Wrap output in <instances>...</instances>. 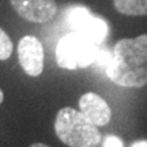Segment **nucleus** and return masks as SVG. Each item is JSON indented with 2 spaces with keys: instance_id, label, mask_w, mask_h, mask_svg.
I'll list each match as a JSON object with an SVG mask.
<instances>
[{
  "instance_id": "1",
  "label": "nucleus",
  "mask_w": 147,
  "mask_h": 147,
  "mask_svg": "<svg viewBox=\"0 0 147 147\" xmlns=\"http://www.w3.org/2000/svg\"><path fill=\"white\" fill-rule=\"evenodd\" d=\"M108 78L121 87H143L147 84V34L123 38L115 44L105 68Z\"/></svg>"
},
{
  "instance_id": "2",
  "label": "nucleus",
  "mask_w": 147,
  "mask_h": 147,
  "mask_svg": "<svg viewBox=\"0 0 147 147\" xmlns=\"http://www.w3.org/2000/svg\"><path fill=\"white\" fill-rule=\"evenodd\" d=\"M55 132L68 147H98L101 132L86 116L74 108L60 109L55 120Z\"/></svg>"
},
{
  "instance_id": "3",
  "label": "nucleus",
  "mask_w": 147,
  "mask_h": 147,
  "mask_svg": "<svg viewBox=\"0 0 147 147\" xmlns=\"http://www.w3.org/2000/svg\"><path fill=\"white\" fill-rule=\"evenodd\" d=\"M98 45L76 32L64 36L56 47L59 67L65 69L86 68L95 61Z\"/></svg>"
},
{
  "instance_id": "4",
  "label": "nucleus",
  "mask_w": 147,
  "mask_h": 147,
  "mask_svg": "<svg viewBox=\"0 0 147 147\" xmlns=\"http://www.w3.org/2000/svg\"><path fill=\"white\" fill-rule=\"evenodd\" d=\"M67 22L74 32L80 33L89 40L101 44L108 36V23L102 18L91 14L86 7L76 5L67 12Z\"/></svg>"
},
{
  "instance_id": "5",
  "label": "nucleus",
  "mask_w": 147,
  "mask_h": 147,
  "mask_svg": "<svg viewBox=\"0 0 147 147\" xmlns=\"http://www.w3.org/2000/svg\"><path fill=\"white\" fill-rule=\"evenodd\" d=\"M18 59L29 76H40L44 71V48L34 36H25L18 45Z\"/></svg>"
},
{
  "instance_id": "6",
  "label": "nucleus",
  "mask_w": 147,
  "mask_h": 147,
  "mask_svg": "<svg viewBox=\"0 0 147 147\" xmlns=\"http://www.w3.org/2000/svg\"><path fill=\"white\" fill-rule=\"evenodd\" d=\"M16 14L34 23H45L52 21L56 12L57 4L55 0H10Z\"/></svg>"
},
{
  "instance_id": "7",
  "label": "nucleus",
  "mask_w": 147,
  "mask_h": 147,
  "mask_svg": "<svg viewBox=\"0 0 147 147\" xmlns=\"http://www.w3.org/2000/svg\"><path fill=\"white\" fill-rule=\"evenodd\" d=\"M79 110L97 127H104L112 119L110 106L101 95L86 93L79 100Z\"/></svg>"
},
{
  "instance_id": "8",
  "label": "nucleus",
  "mask_w": 147,
  "mask_h": 147,
  "mask_svg": "<svg viewBox=\"0 0 147 147\" xmlns=\"http://www.w3.org/2000/svg\"><path fill=\"white\" fill-rule=\"evenodd\" d=\"M117 12L128 16L147 15V0H113Z\"/></svg>"
},
{
  "instance_id": "9",
  "label": "nucleus",
  "mask_w": 147,
  "mask_h": 147,
  "mask_svg": "<svg viewBox=\"0 0 147 147\" xmlns=\"http://www.w3.org/2000/svg\"><path fill=\"white\" fill-rule=\"evenodd\" d=\"M12 41L8 34L0 27V60H7L12 53Z\"/></svg>"
},
{
  "instance_id": "10",
  "label": "nucleus",
  "mask_w": 147,
  "mask_h": 147,
  "mask_svg": "<svg viewBox=\"0 0 147 147\" xmlns=\"http://www.w3.org/2000/svg\"><path fill=\"white\" fill-rule=\"evenodd\" d=\"M110 57H112V52H109L108 49H102V51L98 49L94 63H97L100 67H104V69H105L110 61Z\"/></svg>"
},
{
  "instance_id": "11",
  "label": "nucleus",
  "mask_w": 147,
  "mask_h": 147,
  "mask_svg": "<svg viewBox=\"0 0 147 147\" xmlns=\"http://www.w3.org/2000/svg\"><path fill=\"white\" fill-rule=\"evenodd\" d=\"M102 147H124V144H123V142H121L117 136L109 135V136H106L105 139H104Z\"/></svg>"
},
{
  "instance_id": "12",
  "label": "nucleus",
  "mask_w": 147,
  "mask_h": 147,
  "mask_svg": "<svg viewBox=\"0 0 147 147\" xmlns=\"http://www.w3.org/2000/svg\"><path fill=\"white\" fill-rule=\"evenodd\" d=\"M131 147H147V140H139L131 144Z\"/></svg>"
},
{
  "instance_id": "13",
  "label": "nucleus",
  "mask_w": 147,
  "mask_h": 147,
  "mask_svg": "<svg viewBox=\"0 0 147 147\" xmlns=\"http://www.w3.org/2000/svg\"><path fill=\"white\" fill-rule=\"evenodd\" d=\"M30 147H51V146H48V144H44V143H33Z\"/></svg>"
},
{
  "instance_id": "14",
  "label": "nucleus",
  "mask_w": 147,
  "mask_h": 147,
  "mask_svg": "<svg viewBox=\"0 0 147 147\" xmlns=\"http://www.w3.org/2000/svg\"><path fill=\"white\" fill-rule=\"evenodd\" d=\"M3 100H4V94H3V91H1V89H0V104L3 102Z\"/></svg>"
}]
</instances>
